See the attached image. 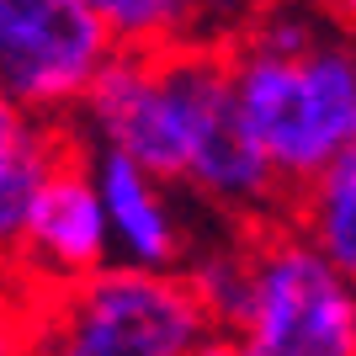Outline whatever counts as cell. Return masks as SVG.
<instances>
[{"instance_id": "cell-1", "label": "cell", "mask_w": 356, "mask_h": 356, "mask_svg": "<svg viewBox=\"0 0 356 356\" xmlns=\"http://www.w3.org/2000/svg\"><path fill=\"white\" fill-rule=\"evenodd\" d=\"M70 128L80 144L128 154L154 181L197 192L239 229L287 223L293 197L245 134L223 43H186L170 54L118 48Z\"/></svg>"}, {"instance_id": "cell-2", "label": "cell", "mask_w": 356, "mask_h": 356, "mask_svg": "<svg viewBox=\"0 0 356 356\" xmlns=\"http://www.w3.org/2000/svg\"><path fill=\"white\" fill-rule=\"evenodd\" d=\"M245 134L298 197L356 144V22L325 11H250L223 32Z\"/></svg>"}, {"instance_id": "cell-7", "label": "cell", "mask_w": 356, "mask_h": 356, "mask_svg": "<svg viewBox=\"0 0 356 356\" xmlns=\"http://www.w3.org/2000/svg\"><path fill=\"white\" fill-rule=\"evenodd\" d=\"M86 165H90L96 202H102V218H106L112 261L118 266H138V271H181L186 266L192 239H186V229L176 218L170 186L154 181L128 154H112V149L86 144Z\"/></svg>"}, {"instance_id": "cell-12", "label": "cell", "mask_w": 356, "mask_h": 356, "mask_svg": "<svg viewBox=\"0 0 356 356\" xmlns=\"http://www.w3.org/2000/svg\"><path fill=\"white\" fill-rule=\"evenodd\" d=\"M38 346V293L0 287V356H32Z\"/></svg>"}, {"instance_id": "cell-5", "label": "cell", "mask_w": 356, "mask_h": 356, "mask_svg": "<svg viewBox=\"0 0 356 356\" xmlns=\"http://www.w3.org/2000/svg\"><path fill=\"white\" fill-rule=\"evenodd\" d=\"M118 59L102 0H0V96L48 122H74Z\"/></svg>"}, {"instance_id": "cell-9", "label": "cell", "mask_w": 356, "mask_h": 356, "mask_svg": "<svg viewBox=\"0 0 356 356\" xmlns=\"http://www.w3.org/2000/svg\"><path fill=\"white\" fill-rule=\"evenodd\" d=\"M287 223L341 271L346 282H356V144L314 186H303L293 197Z\"/></svg>"}, {"instance_id": "cell-3", "label": "cell", "mask_w": 356, "mask_h": 356, "mask_svg": "<svg viewBox=\"0 0 356 356\" xmlns=\"http://www.w3.org/2000/svg\"><path fill=\"white\" fill-rule=\"evenodd\" d=\"M213 335L181 271L102 266L96 277L38 298L32 356H197Z\"/></svg>"}, {"instance_id": "cell-10", "label": "cell", "mask_w": 356, "mask_h": 356, "mask_svg": "<svg viewBox=\"0 0 356 356\" xmlns=\"http://www.w3.org/2000/svg\"><path fill=\"white\" fill-rule=\"evenodd\" d=\"M181 277H186L192 298L202 303L208 325L234 335V325L245 319V303H250V287H255V229H229L223 239L192 245Z\"/></svg>"}, {"instance_id": "cell-6", "label": "cell", "mask_w": 356, "mask_h": 356, "mask_svg": "<svg viewBox=\"0 0 356 356\" xmlns=\"http://www.w3.org/2000/svg\"><path fill=\"white\" fill-rule=\"evenodd\" d=\"M16 282H27V293L48 298L59 287H74L112 266V239H106V218L96 202V181L86 165V144H74L54 176L38 186L16 245Z\"/></svg>"}, {"instance_id": "cell-13", "label": "cell", "mask_w": 356, "mask_h": 356, "mask_svg": "<svg viewBox=\"0 0 356 356\" xmlns=\"http://www.w3.org/2000/svg\"><path fill=\"white\" fill-rule=\"evenodd\" d=\"M197 356H245V346L234 341V335H223V330H213L208 341H202V351Z\"/></svg>"}, {"instance_id": "cell-4", "label": "cell", "mask_w": 356, "mask_h": 356, "mask_svg": "<svg viewBox=\"0 0 356 356\" xmlns=\"http://www.w3.org/2000/svg\"><path fill=\"white\" fill-rule=\"evenodd\" d=\"M234 341L245 356H356V282L293 223L255 229V287Z\"/></svg>"}, {"instance_id": "cell-11", "label": "cell", "mask_w": 356, "mask_h": 356, "mask_svg": "<svg viewBox=\"0 0 356 356\" xmlns=\"http://www.w3.org/2000/svg\"><path fill=\"white\" fill-rule=\"evenodd\" d=\"M102 16L122 54H170L186 43H223V38L192 32L202 11L181 6V0H102Z\"/></svg>"}, {"instance_id": "cell-8", "label": "cell", "mask_w": 356, "mask_h": 356, "mask_svg": "<svg viewBox=\"0 0 356 356\" xmlns=\"http://www.w3.org/2000/svg\"><path fill=\"white\" fill-rule=\"evenodd\" d=\"M74 144L80 138H74L70 122L32 118L11 96H0V261H16L32 197Z\"/></svg>"}]
</instances>
